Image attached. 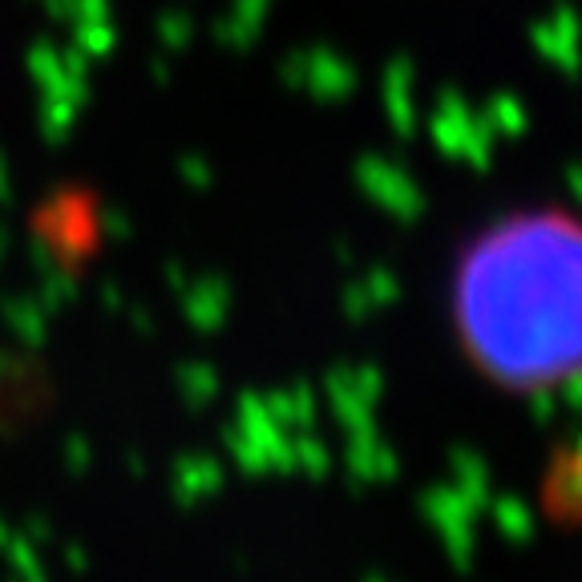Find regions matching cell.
Masks as SVG:
<instances>
[{
  "label": "cell",
  "instance_id": "obj_1",
  "mask_svg": "<svg viewBox=\"0 0 582 582\" xmlns=\"http://www.w3.org/2000/svg\"><path fill=\"white\" fill-rule=\"evenodd\" d=\"M453 324L481 376L514 393L582 381V223L514 214L469 243L453 276Z\"/></svg>",
  "mask_w": 582,
  "mask_h": 582
}]
</instances>
